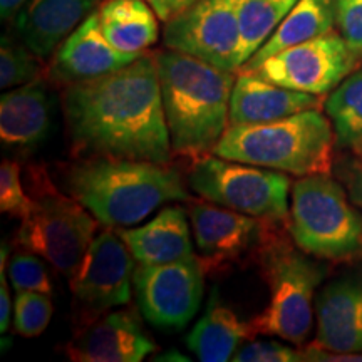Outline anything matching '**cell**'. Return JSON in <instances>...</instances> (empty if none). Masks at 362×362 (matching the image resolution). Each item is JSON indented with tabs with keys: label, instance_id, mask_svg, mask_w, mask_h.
Listing matches in <instances>:
<instances>
[{
	"label": "cell",
	"instance_id": "f546056e",
	"mask_svg": "<svg viewBox=\"0 0 362 362\" xmlns=\"http://www.w3.org/2000/svg\"><path fill=\"white\" fill-rule=\"evenodd\" d=\"M233 362H300L302 351L292 349L275 341H253L235 352Z\"/></svg>",
	"mask_w": 362,
	"mask_h": 362
},
{
	"label": "cell",
	"instance_id": "ba28073f",
	"mask_svg": "<svg viewBox=\"0 0 362 362\" xmlns=\"http://www.w3.org/2000/svg\"><path fill=\"white\" fill-rule=\"evenodd\" d=\"M188 181L202 198L240 214L265 221H280L288 215L292 183L282 171L255 168L220 156H200L193 163Z\"/></svg>",
	"mask_w": 362,
	"mask_h": 362
},
{
	"label": "cell",
	"instance_id": "5bb4252c",
	"mask_svg": "<svg viewBox=\"0 0 362 362\" xmlns=\"http://www.w3.org/2000/svg\"><path fill=\"white\" fill-rule=\"evenodd\" d=\"M64 351L76 362H139L156 346L133 310H115L88 322Z\"/></svg>",
	"mask_w": 362,
	"mask_h": 362
},
{
	"label": "cell",
	"instance_id": "8fae6325",
	"mask_svg": "<svg viewBox=\"0 0 362 362\" xmlns=\"http://www.w3.org/2000/svg\"><path fill=\"white\" fill-rule=\"evenodd\" d=\"M134 262L133 253L117 232L106 230L94 237L83 262L71 275L76 307L81 315L88 317V322L131 300Z\"/></svg>",
	"mask_w": 362,
	"mask_h": 362
},
{
	"label": "cell",
	"instance_id": "cb8c5ba5",
	"mask_svg": "<svg viewBox=\"0 0 362 362\" xmlns=\"http://www.w3.org/2000/svg\"><path fill=\"white\" fill-rule=\"evenodd\" d=\"M298 0H238L240 62L250 61Z\"/></svg>",
	"mask_w": 362,
	"mask_h": 362
},
{
	"label": "cell",
	"instance_id": "2e32d148",
	"mask_svg": "<svg viewBox=\"0 0 362 362\" xmlns=\"http://www.w3.org/2000/svg\"><path fill=\"white\" fill-rule=\"evenodd\" d=\"M188 215L203 269L237 259L259 232L255 216L226 206L197 202L188 208Z\"/></svg>",
	"mask_w": 362,
	"mask_h": 362
},
{
	"label": "cell",
	"instance_id": "6da1fadb",
	"mask_svg": "<svg viewBox=\"0 0 362 362\" xmlns=\"http://www.w3.org/2000/svg\"><path fill=\"white\" fill-rule=\"evenodd\" d=\"M62 107L78 153L168 165L173 148L155 54H141L101 78L66 86Z\"/></svg>",
	"mask_w": 362,
	"mask_h": 362
},
{
	"label": "cell",
	"instance_id": "3957f363",
	"mask_svg": "<svg viewBox=\"0 0 362 362\" xmlns=\"http://www.w3.org/2000/svg\"><path fill=\"white\" fill-rule=\"evenodd\" d=\"M64 188L106 226L143 221L158 206L188 200L181 176L168 165L89 156L64 170Z\"/></svg>",
	"mask_w": 362,
	"mask_h": 362
},
{
	"label": "cell",
	"instance_id": "8992f818",
	"mask_svg": "<svg viewBox=\"0 0 362 362\" xmlns=\"http://www.w3.org/2000/svg\"><path fill=\"white\" fill-rule=\"evenodd\" d=\"M291 235L304 253L346 260L362 253V216L329 175L300 176L292 187Z\"/></svg>",
	"mask_w": 362,
	"mask_h": 362
},
{
	"label": "cell",
	"instance_id": "4316f807",
	"mask_svg": "<svg viewBox=\"0 0 362 362\" xmlns=\"http://www.w3.org/2000/svg\"><path fill=\"white\" fill-rule=\"evenodd\" d=\"M51 296L34 291H17L13 300V329L24 337H37L52 319Z\"/></svg>",
	"mask_w": 362,
	"mask_h": 362
},
{
	"label": "cell",
	"instance_id": "f1b7e54d",
	"mask_svg": "<svg viewBox=\"0 0 362 362\" xmlns=\"http://www.w3.org/2000/svg\"><path fill=\"white\" fill-rule=\"evenodd\" d=\"M34 200L24 192L21 181V165L4 160L0 166V211L24 220L33 210Z\"/></svg>",
	"mask_w": 362,
	"mask_h": 362
},
{
	"label": "cell",
	"instance_id": "83f0119b",
	"mask_svg": "<svg viewBox=\"0 0 362 362\" xmlns=\"http://www.w3.org/2000/svg\"><path fill=\"white\" fill-rule=\"evenodd\" d=\"M8 277L16 291H34L52 296L54 287L44 259L37 253L19 250L12 255L8 264Z\"/></svg>",
	"mask_w": 362,
	"mask_h": 362
},
{
	"label": "cell",
	"instance_id": "9a60e30c",
	"mask_svg": "<svg viewBox=\"0 0 362 362\" xmlns=\"http://www.w3.org/2000/svg\"><path fill=\"white\" fill-rule=\"evenodd\" d=\"M317 346L337 354L362 351V279L329 284L315 300Z\"/></svg>",
	"mask_w": 362,
	"mask_h": 362
},
{
	"label": "cell",
	"instance_id": "ffe728a7",
	"mask_svg": "<svg viewBox=\"0 0 362 362\" xmlns=\"http://www.w3.org/2000/svg\"><path fill=\"white\" fill-rule=\"evenodd\" d=\"M51 128V101L40 79L7 90L0 98V139L4 146L30 149Z\"/></svg>",
	"mask_w": 362,
	"mask_h": 362
},
{
	"label": "cell",
	"instance_id": "603a6c76",
	"mask_svg": "<svg viewBox=\"0 0 362 362\" xmlns=\"http://www.w3.org/2000/svg\"><path fill=\"white\" fill-rule=\"evenodd\" d=\"M334 27H336V0H298L269 40L245 64H257L284 49L327 34L334 30Z\"/></svg>",
	"mask_w": 362,
	"mask_h": 362
},
{
	"label": "cell",
	"instance_id": "d6a6232c",
	"mask_svg": "<svg viewBox=\"0 0 362 362\" xmlns=\"http://www.w3.org/2000/svg\"><path fill=\"white\" fill-rule=\"evenodd\" d=\"M304 361H317V362H362V351L361 352H347V354H337V352H330L322 349L317 344L305 347L302 351Z\"/></svg>",
	"mask_w": 362,
	"mask_h": 362
},
{
	"label": "cell",
	"instance_id": "4dcf8cb0",
	"mask_svg": "<svg viewBox=\"0 0 362 362\" xmlns=\"http://www.w3.org/2000/svg\"><path fill=\"white\" fill-rule=\"evenodd\" d=\"M336 25L351 51L362 61V0H336Z\"/></svg>",
	"mask_w": 362,
	"mask_h": 362
},
{
	"label": "cell",
	"instance_id": "44dd1931",
	"mask_svg": "<svg viewBox=\"0 0 362 362\" xmlns=\"http://www.w3.org/2000/svg\"><path fill=\"white\" fill-rule=\"evenodd\" d=\"M104 37L126 54H143L158 40V13L146 0H104L98 8Z\"/></svg>",
	"mask_w": 362,
	"mask_h": 362
},
{
	"label": "cell",
	"instance_id": "277c9868",
	"mask_svg": "<svg viewBox=\"0 0 362 362\" xmlns=\"http://www.w3.org/2000/svg\"><path fill=\"white\" fill-rule=\"evenodd\" d=\"M334 141L332 121L315 107L270 123L230 126L211 155L296 176L329 175Z\"/></svg>",
	"mask_w": 362,
	"mask_h": 362
},
{
	"label": "cell",
	"instance_id": "1f68e13d",
	"mask_svg": "<svg viewBox=\"0 0 362 362\" xmlns=\"http://www.w3.org/2000/svg\"><path fill=\"white\" fill-rule=\"evenodd\" d=\"M8 247L2 243L0 248V334H6L8 325H11L12 315V300L8 293L7 280H6V265H7Z\"/></svg>",
	"mask_w": 362,
	"mask_h": 362
},
{
	"label": "cell",
	"instance_id": "4fadbf2b",
	"mask_svg": "<svg viewBox=\"0 0 362 362\" xmlns=\"http://www.w3.org/2000/svg\"><path fill=\"white\" fill-rule=\"evenodd\" d=\"M139 56L141 54H126L112 47L104 37L99 13L94 11L56 49L45 74L54 84L71 86L115 72Z\"/></svg>",
	"mask_w": 362,
	"mask_h": 362
},
{
	"label": "cell",
	"instance_id": "5b68a950",
	"mask_svg": "<svg viewBox=\"0 0 362 362\" xmlns=\"http://www.w3.org/2000/svg\"><path fill=\"white\" fill-rule=\"evenodd\" d=\"M262 277L269 287V304L250 324L252 336H277L302 344L314 320V293L324 269L284 242L269 238L260 250Z\"/></svg>",
	"mask_w": 362,
	"mask_h": 362
},
{
	"label": "cell",
	"instance_id": "484cf974",
	"mask_svg": "<svg viewBox=\"0 0 362 362\" xmlns=\"http://www.w3.org/2000/svg\"><path fill=\"white\" fill-rule=\"evenodd\" d=\"M42 74L40 57L22 42H16L8 35H4L0 44V88L11 89L16 86L39 79Z\"/></svg>",
	"mask_w": 362,
	"mask_h": 362
},
{
	"label": "cell",
	"instance_id": "836d02e7",
	"mask_svg": "<svg viewBox=\"0 0 362 362\" xmlns=\"http://www.w3.org/2000/svg\"><path fill=\"white\" fill-rule=\"evenodd\" d=\"M146 2L155 8L160 21L168 22L178 16L180 12H183L185 8H188L192 4L197 2V0H146Z\"/></svg>",
	"mask_w": 362,
	"mask_h": 362
},
{
	"label": "cell",
	"instance_id": "7402d4cb",
	"mask_svg": "<svg viewBox=\"0 0 362 362\" xmlns=\"http://www.w3.org/2000/svg\"><path fill=\"white\" fill-rule=\"evenodd\" d=\"M252 337L250 325L243 324L232 309L221 305L214 293L205 315L187 337V346L203 362L232 361L240 342Z\"/></svg>",
	"mask_w": 362,
	"mask_h": 362
},
{
	"label": "cell",
	"instance_id": "d6986e66",
	"mask_svg": "<svg viewBox=\"0 0 362 362\" xmlns=\"http://www.w3.org/2000/svg\"><path fill=\"white\" fill-rule=\"evenodd\" d=\"M136 262L163 265L194 259L189 226L180 206H166L146 225L117 230Z\"/></svg>",
	"mask_w": 362,
	"mask_h": 362
},
{
	"label": "cell",
	"instance_id": "d590c367",
	"mask_svg": "<svg viewBox=\"0 0 362 362\" xmlns=\"http://www.w3.org/2000/svg\"><path fill=\"white\" fill-rule=\"evenodd\" d=\"M349 194L352 203L362 208V168L356 170L349 178Z\"/></svg>",
	"mask_w": 362,
	"mask_h": 362
},
{
	"label": "cell",
	"instance_id": "52a82bcc",
	"mask_svg": "<svg viewBox=\"0 0 362 362\" xmlns=\"http://www.w3.org/2000/svg\"><path fill=\"white\" fill-rule=\"evenodd\" d=\"M39 180L33 210L22 220L17 243L71 277L93 243L98 220L76 198L59 193L49 180Z\"/></svg>",
	"mask_w": 362,
	"mask_h": 362
},
{
	"label": "cell",
	"instance_id": "e0dca14e",
	"mask_svg": "<svg viewBox=\"0 0 362 362\" xmlns=\"http://www.w3.org/2000/svg\"><path fill=\"white\" fill-rule=\"evenodd\" d=\"M320 98L269 83L247 72H238L230 99V126L260 124L319 110Z\"/></svg>",
	"mask_w": 362,
	"mask_h": 362
},
{
	"label": "cell",
	"instance_id": "ac0fdd59",
	"mask_svg": "<svg viewBox=\"0 0 362 362\" xmlns=\"http://www.w3.org/2000/svg\"><path fill=\"white\" fill-rule=\"evenodd\" d=\"M99 0H29L17 13L22 42L40 59L49 57L67 35L94 12Z\"/></svg>",
	"mask_w": 362,
	"mask_h": 362
},
{
	"label": "cell",
	"instance_id": "7c38bea8",
	"mask_svg": "<svg viewBox=\"0 0 362 362\" xmlns=\"http://www.w3.org/2000/svg\"><path fill=\"white\" fill-rule=\"evenodd\" d=\"M202 262H175L163 265H143L134 270V292L141 314L160 329L187 327L203 298Z\"/></svg>",
	"mask_w": 362,
	"mask_h": 362
},
{
	"label": "cell",
	"instance_id": "7a4b0ae2",
	"mask_svg": "<svg viewBox=\"0 0 362 362\" xmlns=\"http://www.w3.org/2000/svg\"><path fill=\"white\" fill-rule=\"evenodd\" d=\"M155 61L173 151L193 158L211 153L230 128V99L237 78L173 49L156 52Z\"/></svg>",
	"mask_w": 362,
	"mask_h": 362
},
{
	"label": "cell",
	"instance_id": "30bf717a",
	"mask_svg": "<svg viewBox=\"0 0 362 362\" xmlns=\"http://www.w3.org/2000/svg\"><path fill=\"white\" fill-rule=\"evenodd\" d=\"M238 0H197L165 22L163 42L218 69L237 72L240 62Z\"/></svg>",
	"mask_w": 362,
	"mask_h": 362
},
{
	"label": "cell",
	"instance_id": "9c48e42d",
	"mask_svg": "<svg viewBox=\"0 0 362 362\" xmlns=\"http://www.w3.org/2000/svg\"><path fill=\"white\" fill-rule=\"evenodd\" d=\"M359 62L361 59L351 51L342 35L330 30L284 49L257 64L242 66L238 72L253 74L287 89L324 96L356 71Z\"/></svg>",
	"mask_w": 362,
	"mask_h": 362
},
{
	"label": "cell",
	"instance_id": "e575fe53",
	"mask_svg": "<svg viewBox=\"0 0 362 362\" xmlns=\"http://www.w3.org/2000/svg\"><path fill=\"white\" fill-rule=\"evenodd\" d=\"M29 0H0V16L2 21H12L17 17Z\"/></svg>",
	"mask_w": 362,
	"mask_h": 362
},
{
	"label": "cell",
	"instance_id": "8d00e7d4",
	"mask_svg": "<svg viewBox=\"0 0 362 362\" xmlns=\"http://www.w3.org/2000/svg\"><path fill=\"white\" fill-rule=\"evenodd\" d=\"M354 151L357 153V156H359V158H361V160H362V139H361V141H359V143H357V144H356V146H354Z\"/></svg>",
	"mask_w": 362,
	"mask_h": 362
},
{
	"label": "cell",
	"instance_id": "d4e9b609",
	"mask_svg": "<svg viewBox=\"0 0 362 362\" xmlns=\"http://www.w3.org/2000/svg\"><path fill=\"white\" fill-rule=\"evenodd\" d=\"M325 112L332 121L337 146L354 148L362 139V67L329 94Z\"/></svg>",
	"mask_w": 362,
	"mask_h": 362
}]
</instances>
